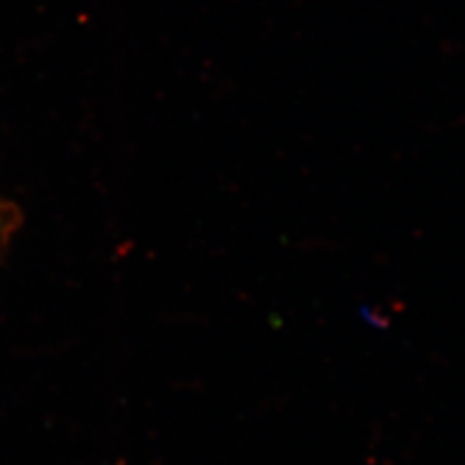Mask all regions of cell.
<instances>
[{
	"instance_id": "1",
	"label": "cell",
	"mask_w": 465,
	"mask_h": 465,
	"mask_svg": "<svg viewBox=\"0 0 465 465\" xmlns=\"http://www.w3.org/2000/svg\"><path fill=\"white\" fill-rule=\"evenodd\" d=\"M18 212L12 203L0 200V252L6 249V244L10 241V237L14 235V231L18 227Z\"/></svg>"
}]
</instances>
